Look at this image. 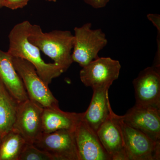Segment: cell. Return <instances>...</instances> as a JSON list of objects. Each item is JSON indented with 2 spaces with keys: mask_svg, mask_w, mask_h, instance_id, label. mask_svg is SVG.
Instances as JSON below:
<instances>
[{
  "mask_svg": "<svg viewBox=\"0 0 160 160\" xmlns=\"http://www.w3.org/2000/svg\"><path fill=\"white\" fill-rule=\"evenodd\" d=\"M31 25L29 21H25L13 27L8 36L9 44L7 52L11 56L31 63L40 77L49 86L53 79L65 72L55 63H46L41 57L39 49L29 42L28 38Z\"/></svg>",
  "mask_w": 160,
  "mask_h": 160,
  "instance_id": "1",
  "label": "cell"
},
{
  "mask_svg": "<svg viewBox=\"0 0 160 160\" xmlns=\"http://www.w3.org/2000/svg\"><path fill=\"white\" fill-rule=\"evenodd\" d=\"M28 38L30 43L61 66L65 72L73 62L72 50L74 35L71 32L54 30L44 32L41 26L31 24Z\"/></svg>",
  "mask_w": 160,
  "mask_h": 160,
  "instance_id": "2",
  "label": "cell"
},
{
  "mask_svg": "<svg viewBox=\"0 0 160 160\" xmlns=\"http://www.w3.org/2000/svg\"><path fill=\"white\" fill-rule=\"evenodd\" d=\"M91 23L74 28V44L72 58L73 62L85 67L99 58V52L108 43L106 34L101 29H92Z\"/></svg>",
  "mask_w": 160,
  "mask_h": 160,
  "instance_id": "3",
  "label": "cell"
},
{
  "mask_svg": "<svg viewBox=\"0 0 160 160\" xmlns=\"http://www.w3.org/2000/svg\"><path fill=\"white\" fill-rule=\"evenodd\" d=\"M15 69L22 78L29 99L38 103L44 108L59 107L49 86L40 77L31 63L21 58L12 57Z\"/></svg>",
  "mask_w": 160,
  "mask_h": 160,
  "instance_id": "4",
  "label": "cell"
},
{
  "mask_svg": "<svg viewBox=\"0 0 160 160\" xmlns=\"http://www.w3.org/2000/svg\"><path fill=\"white\" fill-rule=\"evenodd\" d=\"M117 118L123 141L126 160H159L160 141H154L142 132L128 126Z\"/></svg>",
  "mask_w": 160,
  "mask_h": 160,
  "instance_id": "5",
  "label": "cell"
},
{
  "mask_svg": "<svg viewBox=\"0 0 160 160\" xmlns=\"http://www.w3.org/2000/svg\"><path fill=\"white\" fill-rule=\"evenodd\" d=\"M43 109L29 98L19 102L13 129L21 134L26 143L34 144L43 133Z\"/></svg>",
  "mask_w": 160,
  "mask_h": 160,
  "instance_id": "6",
  "label": "cell"
},
{
  "mask_svg": "<svg viewBox=\"0 0 160 160\" xmlns=\"http://www.w3.org/2000/svg\"><path fill=\"white\" fill-rule=\"evenodd\" d=\"M74 131L63 129L43 132L34 145L51 154L55 160H79Z\"/></svg>",
  "mask_w": 160,
  "mask_h": 160,
  "instance_id": "7",
  "label": "cell"
},
{
  "mask_svg": "<svg viewBox=\"0 0 160 160\" xmlns=\"http://www.w3.org/2000/svg\"><path fill=\"white\" fill-rule=\"evenodd\" d=\"M121 65L118 60L111 58H98L93 60L80 72V78L86 87H109L117 80Z\"/></svg>",
  "mask_w": 160,
  "mask_h": 160,
  "instance_id": "8",
  "label": "cell"
},
{
  "mask_svg": "<svg viewBox=\"0 0 160 160\" xmlns=\"http://www.w3.org/2000/svg\"><path fill=\"white\" fill-rule=\"evenodd\" d=\"M136 104L160 109V67H148L133 81Z\"/></svg>",
  "mask_w": 160,
  "mask_h": 160,
  "instance_id": "9",
  "label": "cell"
},
{
  "mask_svg": "<svg viewBox=\"0 0 160 160\" xmlns=\"http://www.w3.org/2000/svg\"><path fill=\"white\" fill-rule=\"evenodd\" d=\"M120 117L128 126L160 141V109L135 104Z\"/></svg>",
  "mask_w": 160,
  "mask_h": 160,
  "instance_id": "10",
  "label": "cell"
},
{
  "mask_svg": "<svg viewBox=\"0 0 160 160\" xmlns=\"http://www.w3.org/2000/svg\"><path fill=\"white\" fill-rule=\"evenodd\" d=\"M96 132L111 160H126L122 134L117 114L112 111L111 106L108 117Z\"/></svg>",
  "mask_w": 160,
  "mask_h": 160,
  "instance_id": "11",
  "label": "cell"
},
{
  "mask_svg": "<svg viewBox=\"0 0 160 160\" xmlns=\"http://www.w3.org/2000/svg\"><path fill=\"white\" fill-rule=\"evenodd\" d=\"M74 132L79 160H111L96 132L83 118L78 124Z\"/></svg>",
  "mask_w": 160,
  "mask_h": 160,
  "instance_id": "12",
  "label": "cell"
},
{
  "mask_svg": "<svg viewBox=\"0 0 160 160\" xmlns=\"http://www.w3.org/2000/svg\"><path fill=\"white\" fill-rule=\"evenodd\" d=\"M0 79L19 102L29 99L22 78L15 69L12 56L0 49Z\"/></svg>",
  "mask_w": 160,
  "mask_h": 160,
  "instance_id": "13",
  "label": "cell"
},
{
  "mask_svg": "<svg viewBox=\"0 0 160 160\" xmlns=\"http://www.w3.org/2000/svg\"><path fill=\"white\" fill-rule=\"evenodd\" d=\"M109 87H100L93 89V95L89 107L84 112L83 119L95 131L105 122L109 115L110 106Z\"/></svg>",
  "mask_w": 160,
  "mask_h": 160,
  "instance_id": "14",
  "label": "cell"
},
{
  "mask_svg": "<svg viewBox=\"0 0 160 160\" xmlns=\"http://www.w3.org/2000/svg\"><path fill=\"white\" fill-rule=\"evenodd\" d=\"M83 115L84 112H65L59 107L44 108L42 113L43 132L50 133L63 129L74 130Z\"/></svg>",
  "mask_w": 160,
  "mask_h": 160,
  "instance_id": "15",
  "label": "cell"
},
{
  "mask_svg": "<svg viewBox=\"0 0 160 160\" xmlns=\"http://www.w3.org/2000/svg\"><path fill=\"white\" fill-rule=\"evenodd\" d=\"M18 104L0 79V136L2 138L13 129Z\"/></svg>",
  "mask_w": 160,
  "mask_h": 160,
  "instance_id": "16",
  "label": "cell"
},
{
  "mask_svg": "<svg viewBox=\"0 0 160 160\" xmlns=\"http://www.w3.org/2000/svg\"><path fill=\"white\" fill-rule=\"evenodd\" d=\"M26 142L17 131L12 129L2 138L0 160H19Z\"/></svg>",
  "mask_w": 160,
  "mask_h": 160,
  "instance_id": "17",
  "label": "cell"
},
{
  "mask_svg": "<svg viewBox=\"0 0 160 160\" xmlns=\"http://www.w3.org/2000/svg\"><path fill=\"white\" fill-rule=\"evenodd\" d=\"M19 160H55L51 154L36 147L34 144L26 143Z\"/></svg>",
  "mask_w": 160,
  "mask_h": 160,
  "instance_id": "18",
  "label": "cell"
},
{
  "mask_svg": "<svg viewBox=\"0 0 160 160\" xmlns=\"http://www.w3.org/2000/svg\"><path fill=\"white\" fill-rule=\"evenodd\" d=\"M29 0H4L3 7L12 10L24 8L28 4Z\"/></svg>",
  "mask_w": 160,
  "mask_h": 160,
  "instance_id": "19",
  "label": "cell"
},
{
  "mask_svg": "<svg viewBox=\"0 0 160 160\" xmlns=\"http://www.w3.org/2000/svg\"><path fill=\"white\" fill-rule=\"evenodd\" d=\"M87 5L94 9H101L106 7L110 0H83Z\"/></svg>",
  "mask_w": 160,
  "mask_h": 160,
  "instance_id": "20",
  "label": "cell"
},
{
  "mask_svg": "<svg viewBox=\"0 0 160 160\" xmlns=\"http://www.w3.org/2000/svg\"><path fill=\"white\" fill-rule=\"evenodd\" d=\"M4 0H0V8L3 7V2Z\"/></svg>",
  "mask_w": 160,
  "mask_h": 160,
  "instance_id": "21",
  "label": "cell"
},
{
  "mask_svg": "<svg viewBox=\"0 0 160 160\" xmlns=\"http://www.w3.org/2000/svg\"><path fill=\"white\" fill-rule=\"evenodd\" d=\"M46 1H48V2H56L58 0H46Z\"/></svg>",
  "mask_w": 160,
  "mask_h": 160,
  "instance_id": "22",
  "label": "cell"
},
{
  "mask_svg": "<svg viewBox=\"0 0 160 160\" xmlns=\"http://www.w3.org/2000/svg\"><path fill=\"white\" fill-rule=\"evenodd\" d=\"M1 140H2V138H1V137L0 136V143H1Z\"/></svg>",
  "mask_w": 160,
  "mask_h": 160,
  "instance_id": "23",
  "label": "cell"
}]
</instances>
